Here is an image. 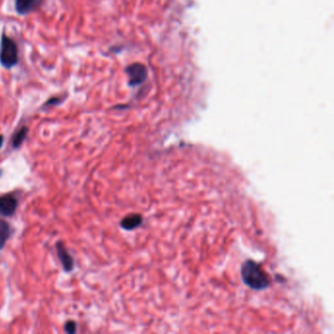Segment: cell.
I'll list each match as a JSON object with an SVG mask.
<instances>
[{
	"label": "cell",
	"mask_w": 334,
	"mask_h": 334,
	"mask_svg": "<svg viewBox=\"0 0 334 334\" xmlns=\"http://www.w3.org/2000/svg\"><path fill=\"white\" fill-rule=\"evenodd\" d=\"M2 143H3V136H0V147H1Z\"/></svg>",
	"instance_id": "obj_12"
},
{
	"label": "cell",
	"mask_w": 334,
	"mask_h": 334,
	"mask_svg": "<svg viewBox=\"0 0 334 334\" xmlns=\"http://www.w3.org/2000/svg\"><path fill=\"white\" fill-rule=\"evenodd\" d=\"M62 101H63V98H61V97H52L46 101L45 106H55V105L62 103Z\"/></svg>",
	"instance_id": "obj_11"
},
{
	"label": "cell",
	"mask_w": 334,
	"mask_h": 334,
	"mask_svg": "<svg viewBox=\"0 0 334 334\" xmlns=\"http://www.w3.org/2000/svg\"><path fill=\"white\" fill-rule=\"evenodd\" d=\"M41 0H15V9L19 15L25 16L36 10Z\"/></svg>",
	"instance_id": "obj_5"
},
{
	"label": "cell",
	"mask_w": 334,
	"mask_h": 334,
	"mask_svg": "<svg viewBox=\"0 0 334 334\" xmlns=\"http://www.w3.org/2000/svg\"><path fill=\"white\" fill-rule=\"evenodd\" d=\"M27 135H28V128H27V127H23V128H21L19 131H17L15 133V135L13 136V139H12L13 146H14L15 148L19 147V146L24 142V140L26 139Z\"/></svg>",
	"instance_id": "obj_9"
},
{
	"label": "cell",
	"mask_w": 334,
	"mask_h": 334,
	"mask_svg": "<svg viewBox=\"0 0 334 334\" xmlns=\"http://www.w3.org/2000/svg\"><path fill=\"white\" fill-rule=\"evenodd\" d=\"M17 199L13 194H5L0 196V215L10 217L17 209Z\"/></svg>",
	"instance_id": "obj_4"
},
{
	"label": "cell",
	"mask_w": 334,
	"mask_h": 334,
	"mask_svg": "<svg viewBox=\"0 0 334 334\" xmlns=\"http://www.w3.org/2000/svg\"><path fill=\"white\" fill-rule=\"evenodd\" d=\"M10 235V228L9 225L0 219V250L4 247L7 239Z\"/></svg>",
	"instance_id": "obj_8"
},
{
	"label": "cell",
	"mask_w": 334,
	"mask_h": 334,
	"mask_svg": "<svg viewBox=\"0 0 334 334\" xmlns=\"http://www.w3.org/2000/svg\"><path fill=\"white\" fill-rule=\"evenodd\" d=\"M0 174H1V172H0Z\"/></svg>",
	"instance_id": "obj_13"
},
{
	"label": "cell",
	"mask_w": 334,
	"mask_h": 334,
	"mask_svg": "<svg viewBox=\"0 0 334 334\" xmlns=\"http://www.w3.org/2000/svg\"><path fill=\"white\" fill-rule=\"evenodd\" d=\"M141 222H142V220H141L140 216H138V215H132V216H129V217L124 218L121 221V227L124 228V229L132 230V229H135V228H137L141 224Z\"/></svg>",
	"instance_id": "obj_7"
},
{
	"label": "cell",
	"mask_w": 334,
	"mask_h": 334,
	"mask_svg": "<svg viewBox=\"0 0 334 334\" xmlns=\"http://www.w3.org/2000/svg\"><path fill=\"white\" fill-rule=\"evenodd\" d=\"M241 276L246 285L256 290L267 288L271 283L268 275L262 270V268L251 260L243 264Z\"/></svg>",
	"instance_id": "obj_1"
},
{
	"label": "cell",
	"mask_w": 334,
	"mask_h": 334,
	"mask_svg": "<svg viewBox=\"0 0 334 334\" xmlns=\"http://www.w3.org/2000/svg\"><path fill=\"white\" fill-rule=\"evenodd\" d=\"M57 254L60 259L61 263L63 264V268L66 272H71L74 269V261L69 254V252L66 250V248L63 246L62 243H57Z\"/></svg>",
	"instance_id": "obj_6"
},
{
	"label": "cell",
	"mask_w": 334,
	"mask_h": 334,
	"mask_svg": "<svg viewBox=\"0 0 334 334\" xmlns=\"http://www.w3.org/2000/svg\"><path fill=\"white\" fill-rule=\"evenodd\" d=\"M18 62L19 55L15 41L3 33L0 43V64L5 69H12L18 64Z\"/></svg>",
	"instance_id": "obj_2"
},
{
	"label": "cell",
	"mask_w": 334,
	"mask_h": 334,
	"mask_svg": "<svg viewBox=\"0 0 334 334\" xmlns=\"http://www.w3.org/2000/svg\"><path fill=\"white\" fill-rule=\"evenodd\" d=\"M126 73L129 76V85L131 87L141 85L147 77V69L143 64L140 63L130 65L126 69Z\"/></svg>",
	"instance_id": "obj_3"
},
{
	"label": "cell",
	"mask_w": 334,
	"mask_h": 334,
	"mask_svg": "<svg viewBox=\"0 0 334 334\" xmlns=\"http://www.w3.org/2000/svg\"><path fill=\"white\" fill-rule=\"evenodd\" d=\"M65 330L66 332L68 333H75L76 330V324L75 321H68L66 324H65Z\"/></svg>",
	"instance_id": "obj_10"
}]
</instances>
